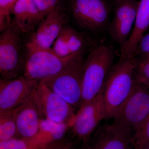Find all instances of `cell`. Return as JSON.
I'll use <instances>...</instances> for the list:
<instances>
[{"label":"cell","mask_w":149,"mask_h":149,"mask_svg":"<svg viewBox=\"0 0 149 149\" xmlns=\"http://www.w3.org/2000/svg\"><path fill=\"white\" fill-rule=\"evenodd\" d=\"M135 56L120 58L107 75L103 88L107 120L113 118L135 87Z\"/></svg>","instance_id":"1"},{"label":"cell","mask_w":149,"mask_h":149,"mask_svg":"<svg viewBox=\"0 0 149 149\" xmlns=\"http://www.w3.org/2000/svg\"><path fill=\"white\" fill-rule=\"evenodd\" d=\"M114 58V52L109 46L100 45L90 52L83 62L82 100L79 109L93 100L102 91Z\"/></svg>","instance_id":"2"},{"label":"cell","mask_w":149,"mask_h":149,"mask_svg":"<svg viewBox=\"0 0 149 149\" xmlns=\"http://www.w3.org/2000/svg\"><path fill=\"white\" fill-rule=\"evenodd\" d=\"M83 62L82 54H79L58 74L41 82L64 99L77 112L82 100Z\"/></svg>","instance_id":"3"},{"label":"cell","mask_w":149,"mask_h":149,"mask_svg":"<svg viewBox=\"0 0 149 149\" xmlns=\"http://www.w3.org/2000/svg\"><path fill=\"white\" fill-rule=\"evenodd\" d=\"M27 49L23 76L35 85L58 74L79 54L62 58L53 52L51 49L27 48Z\"/></svg>","instance_id":"4"},{"label":"cell","mask_w":149,"mask_h":149,"mask_svg":"<svg viewBox=\"0 0 149 149\" xmlns=\"http://www.w3.org/2000/svg\"><path fill=\"white\" fill-rule=\"evenodd\" d=\"M0 35L1 79L11 80L23 76L25 59L22 53V33L13 24Z\"/></svg>","instance_id":"5"},{"label":"cell","mask_w":149,"mask_h":149,"mask_svg":"<svg viewBox=\"0 0 149 149\" xmlns=\"http://www.w3.org/2000/svg\"><path fill=\"white\" fill-rule=\"evenodd\" d=\"M32 97L41 118L71 126L77 111L44 83L36 85Z\"/></svg>","instance_id":"6"},{"label":"cell","mask_w":149,"mask_h":149,"mask_svg":"<svg viewBox=\"0 0 149 149\" xmlns=\"http://www.w3.org/2000/svg\"><path fill=\"white\" fill-rule=\"evenodd\" d=\"M69 9L74 21L87 31L100 32L108 24L111 8L106 0H70Z\"/></svg>","instance_id":"7"},{"label":"cell","mask_w":149,"mask_h":149,"mask_svg":"<svg viewBox=\"0 0 149 149\" xmlns=\"http://www.w3.org/2000/svg\"><path fill=\"white\" fill-rule=\"evenodd\" d=\"M149 115V87L136 82L133 92L113 119L134 132Z\"/></svg>","instance_id":"8"},{"label":"cell","mask_w":149,"mask_h":149,"mask_svg":"<svg viewBox=\"0 0 149 149\" xmlns=\"http://www.w3.org/2000/svg\"><path fill=\"white\" fill-rule=\"evenodd\" d=\"M106 118L102 89L93 100L78 110L70 129L78 140L88 145L93 132Z\"/></svg>","instance_id":"9"},{"label":"cell","mask_w":149,"mask_h":149,"mask_svg":"<svg viewBox=\"0 0 149 149\" xmlns=\"http://www.w3.org/2000/svg\"><path fill=\"white\" fill-rule=\"evenodd\" d=\"M139 4L138 0H115L113 3V17L109 25V31L121 51L132 33Z\"/></svg>","instance_id":"10"},{"label":"cell","mask_w":149,"mask_h":149,"mask_svg":"<svg viewBox=\"0 0 149 149\" xmlns=\"http://www.w3.org/2000/svg\"><path fill=\"white\" fill-rule=\"evenodd\" d=\"M69 16L63 6L48 14L41 22L27 43L31 49H50L65 25L68 24Z\"/></svg>","instance_id":"11"},{"label":"cell","mask_w":149,"mask_h":149,"mask_svg":"<svg viewBox=\"0 0 149 149\" xmlns=\"http://www.w3.org/2000/svg\"><path fill=\"white\" fill-rule=\"evenodd\" d=\"M133 130L113 122L98 128L93 138L92 149H133Z\"/></svg>","instance_id":"12"},{"label":"cell","mask_w":149,"mask_h":149,"mask_svg":"<svg viewBox=\"0 0 149 149\" xmlns=\"http://www.w3.org/2000/svg\"><path fill=\"white\" fill-rule=\"evenodd\" d=\"M35 86L23 76L13 80L0 79V112L21 106L32 95Z\"/></svg>","instance_id":"13"},{"label":"cell","mask_w":149,"mask_h":149,"mask_svg":"<svg viewBox=\"0 0 149 149\" xmlns=\"http://www.w3.org/2000/svg\"><path fill=\"white\" fill-rule=\"evenodd\" d=\"M11 15V24L22 34H32L45 19L33 0H18L12 9Z\"/></svg>","instance_id":"14"},{"label":"cell","mask_w":149,"mask_h":149,"mask_svg":"<svg viewBox=\"0 0 149 149\" xmlns=\"http://www.w3.org/2000/svg\"><path fill=\"white\" fill-rule=\"evenodd\" d=\"M40 114L32 95L21 106L16 114V124L20 138L31 139L37 136L40 128Z\"/></svg>","instance_id":"15"},{"label":"cell","mask_w":149,"mask_h":149,"mask_svg":"<svg viewBox=\"0 0 149 149\" xmlns=\"http://www.w3.org/2000/svg\"><path fill=\"white\" fill-rule=\"evenodd\" d=\"M149 27V0H140L132 33L120 58L134 56L139 42Z\"/></svg>","instance_id":"16"},{"label":"cell","mask_w":149,"mask_h":149,"mask_svg":"<svg viewBox=\"0 0 149 149\" xmlns=\"http://www.w3.org/2000/svg\"><path fill=\"white\" fill-rule=\"evenodd\" d=\"M70 127L68 124L57 123L41 118L39 132L33 139L42 145L47 146L64 138Z\"/></svg>","instance_id":"17"},{"label":"cell","mask_w":149,"mask_h":149,"mask_svg":"<svg viewBox=\"0 0 149 149\" xmlns=\"http://www.w3.org/2000/svg\"><path fill=\"white\" fill-rule=\"evenodd\" d=\"M18 108L0 112V141L20 138L16 124Z\"/></svg>","instance_id":"18"},{"label":"cell","mask_w":149,"mask_h":149,"mask_svg":"<svg viewBox=\"0 0 149 149\" xmlns=\"http://www.w3.org/2000/svg\"><path fill=\"white\" fill-rule=\"evenodd\" d=\"M134 77L136 83L149 87V53L135 56Z\"/></svg>","instance_id":"19"},{"label":"cell","mask_w":149,"mask_h":149,"mask_svg":"<svg viewBox=\"0 0 149 149\" xmlns=\"http://www.w3.org/2000/svg\"><path fill=\"white\" fill-rule=\"evenodd\" d=\"M46 146L42 145L33 138H14L0 141V149H42Z\"/></svg>","instance_id":"20"},{"label":"cell","mask_w":149,"mask_h":149,"mask_svg":"<svg viewBox=\"0 0 149 149\" xmlns=\"http://www.w3.org/2000/svg\"><path fill=\"white\" fill-rule=\"evenodd\" d=\"M69 27L68 24L65 25L51 48L53 52L62 58L72 55L70 52L68 42Z\"/></svg>","instance_id":"21"},{"label":"cell","mask_w":149,"mask_h":149,"mask_svg":"<svg viewBox=\"0 0 149 149\" xmlns=\"http://www.w3.org/2000/svg\"><path fill=\"white\" fill-rule=\"evenodd\" d=\"M149 145V115L133 134V149H144Z\"/></svg>","instance_id":"22"},{"label":"cell","mask_w":149,"mask_h":149,"mask_svg":"<svg viewBox=\"0 0 149 149\" xmlns=\"http://www.w3.org/2000/svg\"><path fill=\"white\" fill-rule=\"evenodd\" d=\"M68 42L71 55L83 53L85 46V38L81 33L70 26L69 27Z\"/></svg>","instance_id":"23"},{"label":"cell","mask_w":149,"mask_h":149,"mask_svg":"<svg viewBox=\"0 0 149 149\" xmlns=\"http://www.w3.org/2000/svg\"><path fill=\"white\" fill-rule=\"evenodd\" d=\"M18 0H0V31L1 32L12 23L11 12Z\"/></svg>","instance_id":"24"},{"label":"cell","mask_w":149,"mask_h":149,"mask_svg":"<svg viewBox=\"0 0 149 149\" xmlns=\"http://www.w3.org/2000/svg\"><path fill=\"white\" fill-rule=\"evenodd\" d=\"M44 18L56 9L63 6L62 0H33Z\"/></svg>","instance_id":"25"},{"label":"cell","mask_w":149,"mask_h":149,"mask_svg":"<svg viewBox=\"0 0 149 149\" xmlns=\"http://www.w3.org/2000/svg\"><path fill=\"white\" fill-rule=\"evenodd\" d=\"M74 143L64 138L51 143L42 149H75Z\"/></svg>","instance_id":"26"},{"label":"cell","mask_w":149,"mask_h":149,"mask_svg":"<svg viewBox=\"0 0 149 149\" xmlns=\"http://www.w3.org/2000/svg\"><path fill=\"white\" fill-rule=\"evenodd\" d=\"M149 53V32L144 35L139 42L134 56Z\"/></svg>","instance_id":"27"},{"label":"cell","mask_w":149,"mask_h":149,"mask_svg":"<svg viewBox=\"0 0 149 149\" xmlns=\"http://www.w3.org/2000/svg\"><path fill=\"white\" fill-rule=\"evenodd\" d=\"M81 149H92L91 145H85V146L82 148Z\"/></svg>","instance_id":"28"},{"label":"cell","mask_w":149,"mask_h":149,"mask_svg":"<svg viewBox=\"0 0 149 149\" xmlns=\"http://www.w3.org/2000/svg\"><path fill=\"white\" fill-rule=\"evenodd\" d=\"M144 149H149V145H148V146L146 147V148Z\"/></svg>","instance_id":"29"},{"label":"cell","mask_w":149,"mask_h":149,"mask_svg":"<svg viewBox=\"0 0 149 149\" xmlns=\"http://www.w3.org/2000/svg\"><path fill=\"white\" fill-rule=\"evenodd\" d=\"M148 30H149V27L148 29V31H148Z\"/></svg>","instance_id":"30"}]
</instances>
